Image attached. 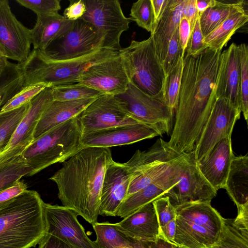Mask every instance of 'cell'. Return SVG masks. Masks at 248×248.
<instances>
[{
    "label": "cell",
    "mask_w": 248,
    "mask_h": 248,
    "mask_svg": "<svg viewBox=\"0 0 248 248\" xmlns=\"http://www.w3.org/2000/svg\"><path fill=\"white\" fill-rule=\"evenodd\" d=\"M146 248H172V245L159 238L155 242H144Z\"/></svg>",
    "instance_id": "6f0895ef"
},
{
    "label": "cell",
    "mask_w": 248,
    "mask_h": 248,
    "mask_svg": "<svg viewBox=\"0 0 248 248\" xmlns=\"http://www.w3.org/2000/svg\"><path fill=\"white\" fill-rule=\"evenodd\" d=\"M182 155L174 151L161 138L147 150H137L124 163L131 174L126 197L171 173Z\"/></svg>",
    "instance_id": "8992f818"
},
{
    "label": "cell",
    "mask_w": 248,
    "mask_h": 248,
    "mask_svg": "<svg viewBox=\"0 0 248 248\" xmlns=\"http://www.w3.org/2000/svg\"><path fill=\"white\" fill-rule=\"evenodd\" d=\"M237 207L248 204V155H234L224 187Z\"/></svg>",
    "instance_id": "83f0119b"
},
{
    "label": "cell",
    "mask_w": 248,
    "mask_h": 248,
    "mask_svg": "<svg viewBox=\"0 0 248 248\" xmlns=\"http://www.w3.org/2000/svg\"><path fill=\"white\" fill-rule=\"evenodd\" d=\"M178 182L165 195L174 206L189 202H209L217 194L200 171L193 151L184 153L179 164Z\"/></svg>",
    "instance_id": "30bf717a"
},
{
    "label": "cell",
    "mask_w": 248,
    "mask_h": 248,
    "mask_svg": "<svg viewBox=\"0 0 248 248\" xmlns=\"http://www.w3.org/2000/svg\"><path fill=\"white\" fill-rule=\"evenodd\" d=\"M214 248H248V232L235 227L232 219L223 218Z\"/></svg>",
    "instance_id": "d6a6232c"
},
{
    "label": "cell",
    "mask_w": 248,
    "mask_h": 248,
    "mask_svg": "<svg viewBox=\"0 0 248 248\" xmlns=\"http://www.w3.org/2000/svg\"><path fill=\"white\" fill-rule=\"evenodd\" d=\"M232 223L239 229L248 232V204L237 207V215Z\"/></svg>",
    "instance_id": "f907efd6"
},
{
    "label": "cell",
    "mask_w": 248,
    "mask_h": 248,
    "mask_svg": "<svg viewBox=\"0 0 248 248\" xmlns=\"http://www.w3.org/2000/svg\"><path fill=\"white\" fill-rule=\"evenodd\" d=\"M159 226H162L176 217L175 207L168 196H164L153 202Z\"/></svg>",
    "instance_id": "ee69618b"
},
{
    "label": "cell",
    "mask_w": 248,
    "mask_h": 248,
    "mask_svg": "<svg viewBox=\"0 0 248 248\" xmlns=\"http://www.w3.org/2000/svg\"><path fill=\"white\" fill-rule=\"evenodd\" d=\"M178 30L180 44L183 51L185 53L191 34L190 24L186 18L182 17Z\"/></svg>",
    "instance_id": "f5cc1de1"
},
{
    "label": "cell",
    "mask_w": 248,
    "mask_h": 248,
    "mask_svg": "<svg viewBox=\"0 0 248 248\" xmlns=\"http://www.w3.org/2000/svg\"><path fill=\"white\" fill-rule=\"evenodd\" d=\"M86 12L84 0H70V4L64 10L62 16L66 19L74 21L81 18Z\"/></svg>",
    "instance_id": "7dc6e473"
},
{
    "label": "cell",
    "mask_w": 248,
    "mask_h": 248,
    "mask_svg": "<svg viewBox=\"0 0 248 248\" xmlns=\"http://www.w3.org/2000/svg\"><path fill=\"white\" fill-rule=\"evenodd\" d=\"M240 115L227 99L217 98L193 151L197 162L207 157L220 140L232 136Z\"/></svg>",
    "instance_id": "4fadbf2b"
},
{
    "label": "cell",
    "mask_w": 248,
    "mask_h": 248,
    "mask_svg": "<svg viewBox=\"0 0 248 248\" xmlns=\"http://www.w3.org/2000/svg\"><path fill=\"white\" fill-rule=\"evenodd\" d=\"M120 50L100 48L86 55L65 60H52L33 49L24 62L18 63L23 87L43 83L49 87L78 82L80 76L94 64L117 55Z\"/></svg>",
    "instance_id": "277c9868"
},
{
    "label": "cell",
    "mask_w": 248,
    "mask_h": 248,
    "mask_svg": "<svg viewBox=\"0 0 248 248\" xmlns=\"http://www.w3.org/2000/svg\"><path fill=\"white\" fill-rule=\"evenodd\" d=\"M86 12L82 17L89 22L102 39V47L115 50L122 48V34L133 21L123 13L117 0H84Z\"/></svg>",
    "instance_id": "9c48e42d"
},
{
    "label": "cell",
    "mask_w": 248,
    "mask_h": 248,
    "mask_svg": "<svg viewBox=\"0 0 248 248\" xmlns=\"http://www.w3.org/2000/svg\"><path fill=\"white\" fill-rule=\"evenodd\" d=\"M185 0H167L152 34L157 57L161 64L169 42L178 28Z\"/></svg>",
    "instance_id": "cb8c5ba5"
},
{
    "label": "cell",
    "mask_w": 248,
    "mask_h": 248,
    "mask_svg": "<svg viewBox=\"0 0 248 248\" xmlns=\"http://www.w3.org/2000/svg\"><path fill=\"white\" fill-rule=\"evenodd\" d=\"M185 54L180 44L178 28L169 42L166 57L162 63L165 76L173 68L180 57Z\"/></svg>",
    "instance_id": "b9f144b4"
},
{
    "label": "cell",
    "mask_w": 248,
    "mask_h": 248,
    "mask_svg": "<svg viewBox=\"0 0 248 248\" xmlns=\"http://www.w3.org/2000/svg\"><path fill=\"white\" fill-rule=\"evenodd\" d=\"M218 1L215 0H196V7L200 16L207 9L214 7Z\"/></svg>",
    "instance_id": "11a10c76"
},
{
    "label": "cell",
    "mask_w": 248,
    "mask_h": 248,
    "mask_svg": "<svg viewBox=\"0 0 248 248\" xmlns=\"http://www.w3.org/2000/svg\"><path fill=\"white\" fill-rule=\"evenodd\" d=\"M180 161L170 174L126 197L120 205L116 216L124 218L145 205L165 196L178 182L177 174Z\"/></svg>",
    "instance_id": "603a6c76"
},
{
    "label": "cell",
    "mask_w": 248,
    "mask_h": 248,
    "mask_svg": "<svg viewBox=\"0 0 248 248\" xmlns=\"http://www.w3.org/2000/svg\"><path fill=\"white\" fill-rule=\"evenodd\" d=\"M47 87L49 86L43 83L24 87L0 108V113L13 110L30 103L32 99Z\"/></svg>",
    "instance_id": "ab89813d"
},
{
    "label": "cell",
    "mask_w": 248,
    "mask_h": 248,
    "mask_svg": "<svg viewBox=\"0 0 248 248\" xmlns=\"http://www.w3.org/2000/svg\"><path fill=\"white\" fill-rule=\"evenodd\" d=\"M112 159L109 148L83 147L49 178L57 186L62 206L92 225L97 222L104 174Z\"/></svg>",
    "instance_id": "7a4b0ae2"
},
{
    "label": "cell",
    "mask_w": 248,
    "mask_h": 248,
    "mask_svg": "<svg viewBox=\"0 0 248 248\" xmlns=\"http://www.w3.org/2000/svg\"><path fill=\"white\" fill-rule=\"evenodd\" d=\"M130 82L126 64L119 51L117 55L89 67L77 82L103 94L116 95L124 93Z\"/></svg>",
    "instance_id": "9a60e30c"
},
{
    "label": "cell",
    "mask_w": 248,
    "mask_h": 248,
    "mask_svg": "<svg viewBox=\"0 0 248 248\" xmlns=\"http://www.w3.org/2000/svg\"><path fill=\"white\" fill-rule=\"evenodd\" d=\"M27 187L26 183L19 180L0 190V210L27 190Z\"/></svg>",
    "instance_id": "bcb514c9"
},
{
    "label": "cell",
    "mask_w": 248,
    "mask_h": 248,
    "mask_svg": "<svg viewBox=\"0 0 248 248\" xmlns=\"http://www.w3.org/2000/svg\"><path fill=\"white\" fill-rule=\"evenodd\" d=\"M243 1L234 3L217 1L216 6L199 16L201 29L204 37L211 33L232 13L244 8Z\"/></svg>",
    "instance_id": "4dcf8cb0"
},
{
    "label": "cell",
    "mask_w": 248,
    "mask_h": 248,
    "mask_svg": "<svg viewBox=\"0 0 248 248\" xmlns=\"http://www.w3.org/2000/svg\"><path fill=\"white\" fill-rule=\"evenodd\" d=\"M174 206L176 217L203 227L218 237L223 217L211 202H189Z\"/></svg>",
    "instance_id": "4316f807"
},
{
    "label": "cell",
    "mask_w": 248,
    "mask_h": 248,
    "mask_svg": "<svg viewBox=\"0 0 248 248\" xmlns=\"http://www.w3.org/2000/svg\"><path fill=\"white\" fill-rule=\"evenodd\" d=\"M76 118L82 135L112 127L140 123L127 113L116 95L108 94L96 98Z\"/></svg>",
    "instance_id": "8fae6325"
},
{
    "label": "cell",
    "mask_w": 248,
    "mask_h": 248,
    "mask_svg": "<svg viewBox=\"0 0 248 248\" xmlns=\"http://www.w3.org/2000/svg\"><path fill=\"white\" fill-rule=\"evenodd\" d=\"M131 174L124 163L112 159L108 165L101 188L99 215L116 216L127 196Z\"/></svg>",
    "instance_id": "ffe728a7"
},
{
    "label": "cell",
    "mask_w": 248,
    "mask_h": 248,
    "mask_svg": "<svg viewBox=\"0 0 248 248\" xmlns=\"http://www.w3.org/2000/svg\"><path fill=\"white\" fill-rule=\"evenodd\" d=\"M176 218L159 227V238L176 246L174 241L175 232ZM158 238V239H159Z\"/></svg>",
    "instance_id": "681fc988"
},
{
    "label": "cell",
    "mask_w": 248,
    "mask_h": 248,
    "mask_svg": "<svg viewBox=\"0 0 248 248\" xmlns=\"http://www.w3.org/2000/svg\"><path fill=\"white\" fill-rule=\"evenodd\" d=\"M30 172L20 156L0 165V190Z\"/></svg>",
    "instance_id": "74e56055"
},
{
    "label": "cell",
    "mask_w": 248,
    "mask_h": 248,
    "mask_svg": "<svg viewBox=\"0 0 248 248\" xmlns=\"http://www.w3.org/2000/svg\"><path fill=\"white\" fill-rule=\"evenodd\" d=\"M248 20V15L244 8L232 13L219 26L204 37V42L208 48L221 51L236 31Z\"/></svg>",
    "instance_id": "f546056e"
},
{
    "label": "cell",
    "mask_w": 248,
    "mask_h": 248,
    "mask_svg": "<svg viewBox=\"0 0 248 248\" xmlns=\"http://www.w3.org/2000/svg\"><path fill=\"white\" fill-rule=\"evenodd\" d=\"M23 88L22 75L18 63L9 62L0 77V109Z\"/></svg>",
    "instance_id": "1f68e13d"
},
{
    "label": "cell",
    "mask_w": 248,
    "mask_h": 248,
    "mask_svg": "<svg viewBox=\"0 0 248 248\" xmlns=\"http://www.w3.org/2000/svg\"><path fill=\"white\" fill-rule=\"evenodd\" d=\"M29 106L30 103L13 110L0 113V153H1L5 149Z\"/></svg>",
    "instance_id": "e575fe53"
},
{
    "label": "cell",
    "mask_w": 248,
    "mask_h": 248,
    "mask_svg": "<svg viewBox=\"0 0 248 248\" xmlns=\"http://www.w3.org/2000/svg\"><path fill=\"white\" fill-rule=\"evenodd\" d=\"M207 48V45L204 42V36L201 29L198 17L191 32L185 53L187 55L196 57Z\"/></svg>",
    "instance_id": "f6af8a7d"
},
{
    "label": "cell",
    "mask_w": 248,
    "mask_h": 248,
    "mask_svg": "<svg viewBox=\"0 0 248 248\" xmlns=\"http://www.w3.org/2000/svg\"><path fill=\"white\" fill-rule=\"evenodd\" d=\"M112 225L124 235L136 241L155 242L159 238L160 226L153 202Z\"/></svg>",
    "instance_id": "44dd1931"
},
{
    "label": "cell",
    "mask_w": 248,
    "mask_h": 248,
    "mask_svg": "<svg viewBox=\"0 0 248 248\" xmlns=\"http://www.w3.org/2000/svg\"><path fill=\"white\" fill-rule=\"evenodd\" d=\"M102 43L100 36L93 26L81 18L74 21L65 35L53 41L44 51H41L50 60H69L102 48Z\"/></svg>",
    "instance_id": "7c38bea8"
},
{
    "label": "cell",
    "mask_w": 248,
    "mask_h": 248,
    "mask_svg": "<svg viewBox=\"0 0 248 248\" xmlns=\"http://www.w3.org/2000/svg\"><path fill=\"white\" fill-rule=\"evenodd\" d=\"M172 248H182V247H179V246L173 245L172 246Z\"/></svg>",
    "instance_id": "91938a15"
},
{
    "label": "cell",
    "mask_w": 248,
    "mask_h": 248,
    "mask_svg": "<svg viewBox=\"0 0 248 248\" xmlns=\"http://www.w3.org/2000/svg\"><path fill=\"white\" fill-rule=\"evenodd\" d=\"M76 116L35 139L20 155L29 176L57 163H63L83 147Z\"/></svg>",
    "instance_id": "5b68a950"
},
{
    "label": "cell",
    "mask_w": 248,
    "mask_h": 248,
    "mask_svg": "<svg viewBox=\"0 0 248 248\" xmlns=\"http://www.w3.org/2000/svg\"><path fill=\"white\" fill-rule=\"evenodd\" d=\"M46 233L51 234L74 248H99L87 235L77 214L63 206L45 202Z\"/></svg>",
    "instance_id": "2e32d148"
},
{
    "label": "cell",
    "mask_w": 248,
    "mask_h": 248,
    "mask_svg": "<svg viewBox=\"0 0 248 248\" xmlns=\"http://www.w3.org/2000/svg\"><path fill=\"white\" fill-rule=\"evenodd\" d=\"M161 136L152 126L140 123L120 125L82 135L83 147H111L128 145Z\"/></svg>",
    "instance_id": "d6986e66"
},
{
    "label": "cell",
    "mask_w": 248,
    "mask_h": 248,
    "mask_svg": "<svg viewBox=\"0 0 248 248\" xmlns=\"http://www.w3.org/2000/svg\"><path fill=\"white\" fill-rule=\"evenodd\" d=\"M126 64L130 82L144 93L156 95L163 91L165 74L156 52L153 36L141 41L131 40L120 50Z\"/></svg>",
    "instance_id": "52a82bcc"
},
{
    "label": "cell",
    "mask_w": 248,
    "mask_h": 248,
    "mask_svg": "<svg viewBox=\"0 0 248 248\" xmlns=\"http://www.w3.org/2000/svg\"><path fill=\"white\" fill-rule=\"evenodd\" d=\"M241 61V112L247 123L248 119V47L245 43L239 45Z\"/></svg>",
    "instance_id": "60d3db41"
},
{
    "label": "cell",
    "mask_w": 248,
    "mask_h": 248,
    "mask_svg": "<svg viewBox=\"0 0 248 248\" xmlns=\"http://www.w3.org/2000/svg\"><path fill=\"white\" fill-rule=\"evenodd\" d=\"M130 16L140 27L153 33L156 25L151 0H139L133 3Z\"/></svg>",
    "instance_id": "8d00e7d4"
},
{
    "label": "cell",
    "mask_w": 248,
    "mask_h": 248,
    "mask_svg": "<svg viewBox=\"0 0 248 248\" xmlns=\"http://www.w3.org/2000/svg\"><path fill=\"white\" fill-rule=\"evenodd\" d=\"M38 248H74L57 237L46 233L39 243Z\"/></svg>",
    "instance_id": "816d5d0a"
},
{
    "label": "cell",
    "mask_w": 248,
    "mask_h": 248,
    "mask_svg": "<svg viewBox=\"0 0 248 248\" xmlns=\"http://www.w3.org/2000/svg\"><path fill=\"white\" fill-rule=\"evenodd\" d=\"M221 52L208 48L196 57L184 55L174 123L167 141L178 153L194 150L217 100L215 86Z\"/></svg>",
    "instance_id": "6da1fadb"
},
{
    "label": "cell",
    "mask_w": 248,
    "mask_h": 248,
    "mask_svg": "<svg viewBox=\"0 0 248 248\" xmlns=\"http://www.w3.org/2000/svg\"><path fill=\"white\" fill-rule=\"evenodd\" d=\"M0 154H1V153H0Z\"/></svg>",
    "instance_id": "94428289"
},
{
    "label": "cell",
    "mask_w": 248,
    "mask_h": 248,
    "mask_svg": "<svg viewBox=\"0 0 248 248\" xmlns=\"http://www.w3.org/2000/svg\"><path fill=\"white\" fill-rule=\"evenodd\" d=\"M51 88L54 100L96 98L103 94L99 91L79 82L53 86Z\"/></svg>",
    "instance_id": "836d02e7"
},
{
    "label": "cell",
    "mask_w": 248,
    "mask_h": 248,
    "mask_svg": "<svg viewBox=\"0 0 248 248\" xmlns=\"http://www.w3.org/2000/svg\"><path fill=\"white\" fill-rule=\"evenodd\" d=\"M217 236L203 227L176 217L174 241L184 248H214Z\"/></svg>",
    "instance_id": "f1b7e54d"
},
{
    "label": "cell",
    "mask_w": 248,
    "mask_h": 248,
    "mask_svg": "<svg viewBox=\"0 0 248 248\" xmlns=\"http://www.w3.org/2000/svg\"><path fill=\"white\" fill-rule=\"evenodd\" d=\"M116 96L127 113L138 122L152 126L161 136L170 132L174 113L167 105L163 91L150 95L130 82L126 91Z\"/></svg>",
    "instance_id": "ba28073f"
},
{
    "label": "cell",
    "mask_w": 248,
    "mask_h": 248,
    "mask_svg": "<svg viewBox=\"0 0 248 248\" xmlns=\"http://www.w3.org/2000/svg\"><path fill=\"white\" fill-rule=\"evenodd\" d=\"M167 0H151V2L156 22L159 18Z\"/></svg>",
    "instance_id": "9f6ffc18"
},
{
    "label": "cell",
    "mask_w": 248,
    "mask_h": 248,
    "mask_svg": "<svg viewBox=\"0 0 248 248\" xmlns=\"http://www.w3.org/2000/svg\"><path fill=\"white\" fill-rule=\"evenodd\" d=\"M31 44V30L12 13L9 2L0 0V49L7 59L21 63L29 56Z\"/></svg>",
    "instance_id": "e0dca14e"
},
{
    "label": "cell",
    "mask_w": 248,
    "mask_h": 248,
    "mask_svg": "<svg viewBox=\"0 0 248 248\" xmlns=\"http://www.w3.org/2000/svg\"><path fill=\"white\" fill-rule=\"evenodd\" d=\"M45 202L26 190L0 210V248H31L46 234Z\"/></svg>",
    "instance_id": "3957f363"
},
{
    "label": "cell",
    "mask_w": 248,
    "mask_h": 248,
    "mask_svg": "<svg viewBox=\"0 0 248 248\" xmlns=\"http://www.w3.org/2000/svg\"><path fill=\"white\" fill-rule=\"evenodd\" d=\"M53 100L51 87H47L30 101L27 111L0 155V165L20 156L31 144L42 114Z\"/></svg>",
    "instance_id": "5bb4252c"
},
{
    "label": "cell",
    "mask_w": 248,
    "mask_h": 248,
    "mask_svg": "<svg viewBox=\"0 0 248 248\" xmlns=\"http://www.w3.org/2000/svg\"><path fill=\"white\" fill-rule=\"evenodd\" d=\"M93 227L96 236L94 241L99 248H116L124 238V235L116 230L112 223L97 222Z\"/></svg>",
    "instance_id": "f35d334b"
},
{
    "label": "cell",
    "mask_w": 248,
    "mask_h": 248,
    "mask_svg": "<svg viewBox=\"0 0 248 248\" xmlns=\"http://www.w3.org/2000/svg\"><path fill=\"white\" fill-rule=\"evenodd\" d=\"M215 88L217 98L227 99L241 113L240 55L234 43L220 53Z\"/></svg>",
    "instance_id": "ac0fdd59"
},
{
    "label": "cell",
    "mask_w": 248,
    "mask_h": 248,
    "mask_svg": "<svg viewBox=\"0 0 248 248\" xmlns=\"http://www.w3.org/2000/svg\"><path fill=\"white\" fill-rule=\"evenodd\" d=\"M199 16L196 7V0H185L182 9V17L186 18L188 20L190 26L191 32Z\"/></svg>",
    "instance_id": "c3c4849f"
},
{
    "label": "cell",
    "mask_w": 248,
    "mask_h": 248,
    "mask_svg": "<svg viewBox=\"0 0 248 248\" xmlns=\"http://www.w3.org/2000/svg\"><path fill=\"white\" fill-rule=\"evenodd\" d=\"M95 99L53 100L41 117L35 131L34 140L50 129L77 116Z\"/></svg>",
    "instance_id": "d4e9b609"
},
{
    "label": "cell",
    "mask_w": 248,
    "mask_h": 248,
    "mask_svg": "<svg viewBox=\"0 0 248 248\" xmlns=\"http://www.w3.org/2000/svg\"><path fill=\"white\" fill-rule=\"evenodd\" d=\"M116 248H146V247L144 242L136 241L125 236L123 241Z\"/></svg>",
    "instance_id": "db71d44e"
},
{
    "label": "cell",
    "mask_w": 248,
    "mask_h": 248,
    "mask_svg": "<svg viewBox=\"0 0 248 248\" xmlns=\"http://www.w3.org/2000/svg\"><path fill=\"white\" fill-rule=\"evenodd\" d=\"M73 22L58 13L37 16L35 25L31 30L33 49L44 51L53 41L65 35Z\"/></svg>",
    "instance_id": "484cf974"
},
{
    "label": "cell",
    "mask_w": 248,
    "mask_h": 248,
    "mask_svg": "<svg viewBox=\"0 0 248 248\" xmlns=\"http://www.w3.org/2000/svg\"><path fill=\"white\" fill-rule=\"evenodd\" d=\"M16 1L34 12L37 16L58 13L61 9L60 0H16Z\"/></svg>",
    "instance_id": "7bdbcfd3"
},
{
    "label": "cell",
    "mask_w": 248,
    "mask_h": 248,
    "mask_svg": "<svg viewBox=\"0 0 248 248\" xmlns=\"http://www.w3.org/2000/svg\"><path fill=\"white\" fill-rule=\"evenodd\" d=\"M7 59L0 49V77L8 64L9 61H8Z\"/></svg>",
    "instance_id": "680465c9"
},
{
    "label": "cell",
    "mask_w": 248,
    "mask_h": 248,
    "mask_svg": "<svg viewBox=\"0 0 248 248\" xmlns=\"http://www.w3.org/2000/svg\"><path fill=\"white\" fill-rule=\"evenodd\" d=\"M231 136L222 139L207 157L197 162L202 174L217 191L224 187L231 161L234 155Z\"/></svg>",
    "instance_id": "7402d4cb"
},
{
    "label": "cell",
    "mask_w": 248,
    "mask_h": 248,
    "mask_svg": "<svg viewBox=\"0 0 248 248\" xmlns=\"http://www.w3.org/2000/svg\"><path fill=\"white\" fill-rule=\"evenodd\" d=\"M183 55L176 65L165 76L163 88L165 101L168 107L175 112L183 68Z\"/></svg>",
    "instance_id": "d590c367"
}]
</instances>
